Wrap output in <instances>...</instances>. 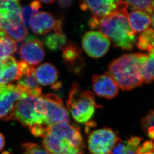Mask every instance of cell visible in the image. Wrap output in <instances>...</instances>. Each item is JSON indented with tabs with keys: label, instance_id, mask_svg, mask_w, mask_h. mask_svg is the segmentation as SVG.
Instances as JSON below:
<instances>
[{
	"label": "cell",
	"instance_id": "5bb4252c",
	"mask_svg": "<svg viewBox=\"0 0 154 154\" xmlns=\"http://www.w3.org/2000/svg\"><path fill=\"white\" fill-rule=\"evenodd\" d=\"M92 82L93 90L99 97L111 99L119 93L118 86L108 72L93 76Z\"/></svg>",
	"mask_w": 154,
	"mask_h": 154
},
{
	"label": "cell",
	"instance_id": "5b68a950",
	"mask_svg": "<svg viewBox=\"0 0 154 154\" xmlns=\"http://www.w3.org/2000/svg\"><path fill=\"white\" fill-rule=\"evenodd\" d=\"M66 103L73 118L80 123L89 120L96 107L93 93L89 90H81L76 82L71 86Z\"/></svg>",
	"mask_w": 154,
	"mask_h": 154
},
{
	"label": "cell",
	"instance_id": "cb8c5ba5",
	"mask_svg": "<svg viewBox=\"0 0 154 154\" xmlns=\"http://www.w3.org/2000/svg\"><path fill=\"white\" fill-rule=\"evenodd\" d=\"M42 7L41 2L38 1L32 2L28 5L20 7L21 23L26 26H29L31 18L38 14Z\"/></svg>",
	"mask_w": 154,
	"mask_h": 154
},
{
	"label": "cell",
	"instance_id": "836d02e7",
	"mask_svg": "<svg viewBox=\"0 0 154 154\" xmlns=\"http://www.w3.org/2000/svg\"><path fill=\"white\" fill-rule=\"evenodd\" d=\"M154 154V153H146V154Z\"/></svg>",
	"mask_w": 154,
	"mask_h": 154
},
{
	"label": "cell",
	"instance_id": "4fadbf2b",
	"mask_svg": "<svg viewBox=\"0 0 154 154\" xmlns=\"http://www.w3.org/2000/svg\"><path fill=\"white\" fill-rule=\"evenodd\" d=\"M60 50L62 51L63 60L69 71L78 75L80 74L85 66L81 49L74 42L68 41Z\"/></svg>",
	"mask_w": 154,
	"mask_h": 154
},
{
	"label": "cell",
	"instance_id": "d6986e66",
	"mask_svg": "<svg viewBox=\"0 0 154 154\" xmlns=\"http://www.w3.org/2000/svg\"><path fill=\"white\" fill-rule=\"evenodd\" d=\"M127 19L130 26L135 33L145 31L150 25H153V16L145 12L133 11L127 14Z\"/></svg>",
	"mask_w": 154,
	"mask_h": 154
},
{
	"label": "cell",
	"instance_id": "7c38bea8",
	"mask_svg": "<svg viewBox=\"0 0 154 154\" xmlns=\"http://www.w3.org/2000/svg\"><path fill=\"white\" fill-rule=\"evenodd\" d=\"M125 1L115 0L102 1H82L79 2L81 9L90 11L93 17L98 19L108 16L120 9Z\"/></svg>",
	"mask_w": 154,
	"mask_h": 154
},
{
	"label": "cell",
	"instance_id": "7402d4cb",
	"mask_svg": "<svg viewBox=\"0 0 154 154\" xmlns=\"http://www.w3.org/2000/svg\"><path fill=\"white\" fill-rule=\"evenodd\" d=\"M5 33L15 42H20L26 39L28 31L21 22L11 23L4 30Z\"/></svg>",
	"mask_w": 154,
	"mask_h": 154
},
{
	"label": "cell",
	"instance_id": "1f68e13d",
	"mask_svg": "<svg viewBox=\"0 0 154 154\" xmlns=\"http://www.w3.org/2000/svg\"><path fill=\"white\" fill-rule=\"evenodd\" d=\"M5 145V139L3 134L0 133V151H1Z\"/></svg>",
	"mask_w": 154,
	"mask_h": 154
},
{
	"label": "cell",
	"instance_id": "d4e9b609",
	"mask_svg": "<svg viewBox=\"0 0 154 154\" xmlns=\"http://www.w3.org/2000/svg\"><path fill=\"white\" fill-rule=\"evenodd\" d=\"M154 30L152 28L144 31L138 38L137 48L148 52L154 51Z\"/></svg>",
	"mask_w": 154,
	"mask_h": 154
},
{
	"label": "cell",
	"instance_id": "f546056e",
	"mask_svg": "<svg viewBox=\"0 0 154 154\" xmlns=\"http://www.w3.org/2000/svg\"><path fill=\"white\" fill-rule=\"evenodd\" d=\"M154 153V143L153 141H147L143 143L138 148V154Z\"/></svg>",
	"mask_w": 154,
	"mask_h": 154
},
{
	"label": "cell",
	"instance_id": "9c48e42d",
	"mask_svg": "<svg viewBox=\"0 0 154 154\" xmlns=\"http://www.w3.org/2000/svg\"><path fill=\"white\" fill-rule=\"evenodd\" d=\"M47 107L46 125L69 123V116L63 101L57 95L50 93L42 95Z\"/></svg>",
	"mask_w": 154,
	"mask_h": 154
},
{
	"label": "cell",
	"instance_id": "52a82bcc",
	"mask_svg": "<svg viewBox=\"0 0 154 154\" xmlns=\"http://www.w3.org/2000/svg\"><path fill=\"white\" fill-rule=\"evenodd\" d=\"M26 95L17 85H0V120L13 118L16 104Z\"/></svg>",
	"mask_w": 154,
	"mask_h": 154
},
{
	"label": "cell",
	"instance_id": "ffe728a7",
	"mask_svg": "<svg viewBox=\"0 0 154 154\" xmlns=\"http://www.w3.org/2000/svg\"><path fill=\"white\" fill-rule=\"evenodd\" d=\"M141 141L139 137H131L124 142L119 139L110 154H138Z\"/></svg>",
	"mask_w": 154,
	"mask_h": 154
},
{
	"label": "cell",
	"instance_id": "8fae6325",
	"mask_svg": "<svg viewBox=\"0 0 154 154\" xmlns=\"http://www.w3.org/2000/svg\"><path fill=\"white\" fill-rule=\"evenodd\" d=\"M19 54L23 61L34 67L42 61L45 56L43 44L34 36L29 37L20 48Z\"/></svg>",
	"mask_w": 154,
	"mask_h": 154
},
{
	"label": "cell",
	"instance_id": "6da1fadb",
	"mask_svg": "<svg viewBox=\"0 0 154 154\" xmlns=\"http://www.w3.org/2000/svg\"><path fill=\"white\" fill-rule=\"evenodd\" d=\"M42 144L49 154H83L85 143L79 128L69 123L47 126Z\"/></svg>",
	"mask_w": 154,
	"mask_h": 154
},
{
	"label": "cell",
	"instance_id": "4dcf8cb0",
	"mask_svg": "<svg viewBox=\"0 0 154 154\" xmlns=\"http://www.w3.org/2000/svg\"><path fill=\"white\" fill-rule=\"evenodd\" d=\"M72 3V1L70 0H61L58 2V5L62 9H66L69 7Z\"/></svg>",
	"mask_w": 154,
	"mask_h": 154
},
{
	"label": "cell",
	"instance_id": "f1b7e54d",
	"mask_svg": "<svg viewBox=\"0 0 154 154\" xmlns=\"http://www.w3.org/2000/svg\"><path fill=\"white\" fill-rule=\"evenodd\" d=\"M24 154H50L38 144L33 143H26L22 145Z\"/></svg>",
	"mask_w": 154,
	"mask_h": 154
},
{
	"label": "cell",
	"instance_id": "3957f363",
	"mask_svg": "<svg viewBox=\"0 0 154 154\" xmlns=\"http://www.w3.org/2000/svg\"><path fill=\"white\" fill-rule=\"evenodd\" d=\"M143 54H125L114 60L108 73L117 85L123 90H130L142 85L140 65Z\"/></svg>",
	"mask_w": 154,
	"mask_h": 154
},
{
	"label": "cell",
	"instance_id": "603a6c76",
	"mask_svg": "<svg viewBox=\"0 0 154 154\" xmlns=\"http://www.w3.org/2000/svg\"><path fill=\"white\" fill-rule=\"evenodd\" d=\"M17 50L16 43L11 39L4 31H0V60L10 57Z\"/></svg>",
	"mask_w": 154,
	"mask_h": 154
},
{
	"label": "cell",
	"instance_id": "8992f818",
	"mask_svg": "<svg viewBox=\"0 0 154 154\" xmlns=\"http://www.w3.org/2000/svg\"><path fill=\"white\" fill-rule=\"evenodd\" d=\"M119 139L110 128L96 130L89 136V150L91 154H110Z\"/></svg>",
	"mask_w": 154,
	"mask_h": 154
},
{
	"label": "cell",
	"instance_id": "7a4b0ae2",
	"mask_svg": "<svg viewBox=\"0 0 154 154\" xmlns=\"http://www.w3.org/2000/svg\"><path fill=\"white\" fill-rule=\"evenodd\" d=\"M127 3L108 16L99 19L97 28L101 33L113 43L115 48L131 51L136 42L127 19Z\"/></svg>",
	"mask_w": 154,
	"mask_h": 154
},
{
	"label": "cell",
	"instance_id": "83f0119b",
	"mask_svg": "<svg viewBox=\"0 0 154 154\" xmlns=\"http://www.w3.org/2000/svg\"><path fill=\"white\" fill-rule=\"evenodd\" d=\"M154 111H150L148 114L143 118L141 122V125L143 129L152 141L154 139Z\"/></svg>",
	"mask_w": 154,
	"mask_h": 154
},
{
	"label": "cell",
	"instance_id": "4316f807",
	"mask_svg": "<svg viewBox=\"0 0 154 154\" xmlns=\"http://www.w3.org/2000/svg\"><path fill=\"white\" fill-rule=\"evenodd\" d=\"M126 2L131 10L145 12L150 16H153L154 1H128Z\"/></svg>",
	"mask_w": 154,
	"mask_h": 154
},
{
	"label": "cell",
	"instance_id": "277c9868",
	"mask_svg": "<svg viewBox=\"0 0 154 154\" xmlns=\"http://www.w3.org/2000/svg\"><path fill=\"white\" fill-rule=\"evenodd\" d=\"M47 113L45 102L42 95L37 97L27 95L16 104L13 118L30 129L36 125L47 126Z\"/></svg>",
	"mask_w": 154,
	"mask_h": 154
},
{
	"label": "cell",
	"instance_id": "ac0fdd59",
	"mask_svg": "<svg viewBox=\"0 0 154 154\" xmlns=\"http://www.w3.org/2000/svg\"><path fill=\"white\" fill-rule=\"evenodd\" d=\"M35 75L38 84L43 86H52L57 83L59 72L54 66L45 63L35 69Z\"/></svg>",
	"mask_w": 154,
	"mask_h": 154
},
{
	"label": "cell",
	"instance_id": "e0dca14e",
	"mask_svg": "<svg viewBox=\"0 0 154 154\" xmlns=\"http://www.w3.org/2000/svg\"><path fill=\"white\" fill-rule=\"evenodd\" d=\"M18 62L10 56L0 60V85H9L19 77Z\"/></svg>",
	"mask_w": 154,
	"mask_h": 154
},
{
	"label": "cell",
	"instance_id": "d6a6232c",
	"mask_svg": "<svg viewBox=\"0 0 154 154\" xmlns=\"http://www.w3.org/2000/svg\"><path fill=\"white\" fill-rule=\"evenodd\" d=\"M54 1L53 0H45V1H40L41 3H44V4H52V3H54Z\"/></svg>",
	"mask_w": 154,
	"mask_h": 154
},
{
	"label": "cell",
	"instance_id": "ba28073f",
	"mask_svg": "<svg viewBox=\"0 0 154 154\" xmlns=\"http://www.w3.org/2000/svg\"><path fill=\"white\" fill-rule=\"evenodd\" d=\"M110 41L97 31H89L83 35L82 46L87 55L98 58L105 55L110 47Z\"/></svg>",
	"mask_w": 154,
	"mask_h": 154
},
{
	"label": "cell",
	"instance_id": "2e32d148",
	"mask_svg": "<svg viewBox=\"0 0 154 154\" xmlns=\"http://www.w3.org/2000/svg\"><path fill=\"white\" fill-rule=\"evenodd\" d=\"M60 20H57L50 13L40 12L31 18L29 25L34 34L43 35L48 34L52 30H54Z\"/></svg>",
	"mask_w": 154,
	"mask_h": 154
},
{
	"label": "cell",
	"instance_id": "9a60e30c",
	"mask_svg": "<svg viewBox=\"0 0 154 154\" xmlns=\"http://www.w3.org/2000/svg\"><path fill=\"white\" fill-rule=\"evenodd\" d=\"M21 22L20 5L18 1H0V31L11 23Z\"/></svg>",
	"mask_w": 154,
	"mask_h": 154
},
{
	"label": "cell",
	"instance_id": "484cf974",
	"mask_svg": "<svg viewBox=\"0 0 154 154\" xmlns=\"http://www.w3.org/2000/svg\"><path fill=\"white\" fill-rule=\"evenodd\" d=\"M67 42L63 33L51 34L45 37L44 40L47 48L53 51L60 49Z\"/></svg>",
	"mask_w": 154,
	"mask_h": 154
},
{
	"label": "cell",
	"instance_id": "44dd1931",
	"mask_svg": "<svg viewBox=\"0 0 154 154\" xmlns=\"http://www.w3.org/2000/svg\"><path fill=\"white\" fill-rule=\"evenodd\" d=\"M154 51L143 54L140 65L141 75L144 82L151 83L154 80Z\"/></svg>",
	"mask_w": 154,
	"mask_h": 154
},
{
	"label": "cell",
	"instance_id": "30bf717a",
	"mask_svg": "<svg viewBox=\"0 0 154 154\" xmlns=\"http://www.w3.org/2000/svg\"><path fill=\"white\" fill-rule=\"evenodd\" d=\"M18 67L17 85L26 94L37 97L41 96L42 89L35 76V67L23 61L18 62Z\"/></svg>",
	"mask_w": 154,
	"mask_h": 154
}]
</instances>
